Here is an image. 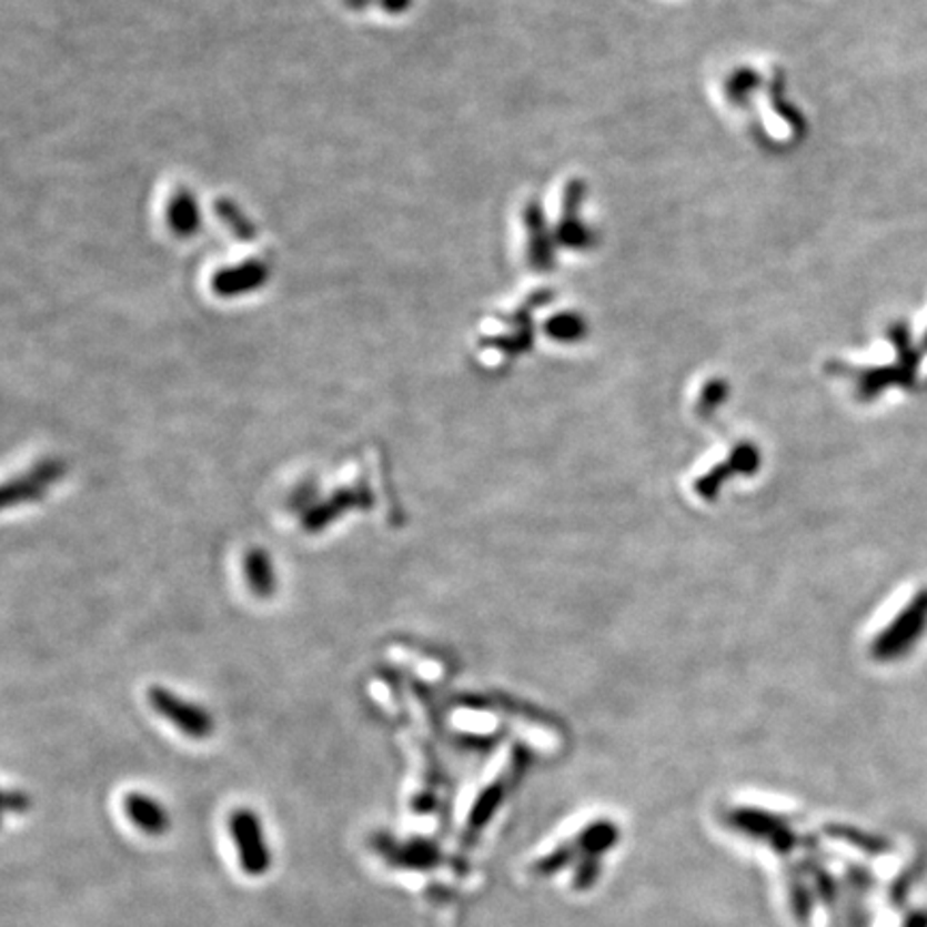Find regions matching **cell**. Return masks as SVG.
Returning <instances> with one entry per match:
<instances>
[{"label": "cell", "mask_w": 927, "mask_h": 927, "mask_svg": "<svg viewBox=\"0 0 927 927\" xmlns=\"http://www.w3.org/2000/svg\"><path fill=\"white\" fill-rule=\"evenodd\" d=\"M123 807H125V816H128L129 823L135 829L147 833V835L158 837V835H163L170 829V816H168L165 807L161 805L160 800L153 799L149 795L129 793L123 800Z\"/></svg>", "instance_id": "4"}, {"label": "cell", "mask_w": 927, "mask_h": 927, "mask_svg": "<svg viewBox=\"0 0 927 927\" xmlns=\"http://www.w3.org/2000/svg\"><path fill=\"white\" fill-rule=\"evenodd\" d=\"M149 703L163 719H168L174 728H179L183 735L192 736L195 740L209 738L215 730V724L209 711L200 708L198 704L183 701L181 696L172 694L170 689L161 685H153L149 689Z\"/></svg>", "instance_id": "3"}, {"label": "cell", "mask_w": 927, "mask_h": 927, "mask_svg": "<svg viewBox=\"0 0 927 927\" xmlns=\"http://www.w3.org/2000/svg\"><path fill=\"white\" fill-rule=\"evenodd\" d=\"M63 473V468L59 464H46L39 471H32L29 477H22L16 483H9L2 492L4 498V507H11L16 503H24V501H34L37 496L43 494L46 485L50 481L57 480Z\"/></svg>", "instance_id": "5"}, {"label": "cell", "mask_w": 927, "mask_h": 927, "mask_svg": "<svg viewBox=\"0 0 927 927\" xmlns=\"http://www.w3.org/2000/svg\"><path fill=\"white\" fill-rule=\"evenodd\" d=\"M354 503H359L356 501V496L351 494V492H344V494H337V501H331V503H326V505H322L319 507L316 512L312 513V517L308 520V528H322L324 524H329L333 517H335V513L340 512L342 507L344 510H349L352 507Z\"/></svg>", "instance_id": "8"}, {"label": "cell", "mask_w": 927, "mask_h": 927, "mask_svg": "<svg viewBox=\"0 0 927 927\" xmlns=\"http://www.w3.org/2000/svg\"><path fill=\"white\" fill-rule=\"evenodd\" d=\"M245 577L252 593L266 599L275 593V572L269 554L262 547H254L245 556Z\"/></svg>", "instance_id": "6"}, {"label": "cell", "mask_w": 927, "mask_h": 927, "mask_svg": "<svg viewBox=\"0 0 927 927\" xmlns=\"http://www.w3.org/2000/svg\"><path fill=\"white\" fill-rule=\"evenodd\" d=\"M228 827H230V837L236 848L241 869L252 878L264 876L273 865V855L266 844V835L262 829L260 816L245 807L236 809L230 814Z\"/></svg>", "instance_id": "1"}, {"label": "cell", "mask_w": 927, "mask_h": 927, "mask_svg": "<svg viewBox=\"0 0 927 927\" xmlns=\"http://www.w3.org/2000/svg\"><path fill=\"white\" fill-rule=\"evenodd\" d=\"M384 857L393 865H404V867H432L436 864V855L434 848L427 844H406L404 848H395V844H389L383 848Z\"/></svg>", "instance_id": "7"}, {"label": "cell", "mask_w": 927, "mask_h": 927, "mask_svg": "<svg viewBox=\"0 0 927 927\" xmlns=\"http://www.w3.org/2000/svg\"><path fill=\"white\" fill-rule=\"evenodd\" d=\"M29 807H31V799H29L24 793H20V790H7V793H4V809H7V812L22 814V812H27Z\"/></svg>", "instance_id": "9"}, {"label": "cell", "mask_w": 927, "mask_h": 927, "mask_svg": "<svg viewBox=\"0 0 927 927\" xmlns=\"http://www.w3.org/2000/svg\"><path fill=\"white\" fill-rule=\"evenodd\" d=\"M927 625V591L917 595L906 608L901 609L891 621L885 632L878 636L871 646L874 657L878 659H897L901 657L917 639L921 638Z\"/></svg>", "instance_id": "2"}]
</instances>
